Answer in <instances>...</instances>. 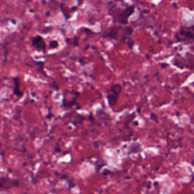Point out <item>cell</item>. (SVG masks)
<instances>
[{"label": "cell", "instance_id": "obj_6", "mask_svg": "<svg viewBox=\"0 0 194 194\" xmlns=\"http://www.w3.org/2000/svg\"><path fill=\"white\" fill-rule=\"evenodd\" d=\"M181 34L188 39H194V34L187 31H181Z\"/></svg>", "mask_w": 194, "mask_h": 194}, {"label": "cell", "instance_id": "obj_9", "mask_svg": "<svg viewBox=\"0 0 194 194\" xmlns=\"http://www.w3.org/2000/svg\"><path fill=\"white\" fill-rule=\"evenodd\" d=\"M151 118H152V120L156 121H158V119H157V118H156V115L155 114H151Z\"/></svg>", "mask_w": 194, "mask_h": 194}, {"label": "cell", "instance_id": "obj_4", "mask_svg": "<svg viewBox=\"0 0 194 194\" xmlns=\"http://www.w3.org/2000/svg\"><path fill=\"white\" fill-rule=\"evenodd\" d=\"M13 80H14V84H15V87L13 88V93L15 94L16 96L21 97V96L23 95V93H21L20 91V84H19V77H15L13 78Z\"/></svg>", "mask_w": 194, "mask_h": 194}, {"label": "cell", "instance_id": "obj_5", "mask_svg": "<svg viewBox=\"0 0 194 194\" xmlns=\"http://www.w3.org/2000/svg\"><path fill=\"white\" fill-rule=\"evenodd\" d=\"M106 165H107V162H106V160H104L102 158H99V159H98V160L96 161V162L95 165L96 171V172H99L102 168Z\"/></svg>", "mask_w": 194, "mask_h": 194}, {"label": "cell", "instance_id": "obj_8", "mask_svg": "<svg viewBox=\"0 0 194 194\" xmlns=\"http://www.w3.org/2000/svg\"><path fill=\"white\" fill-rule=\"evenodd\" d=\"M68 186H69V189H71V188L74 187V184L73 183V181L68 180Z\"/></svg>", "mask_w": 194, "mask_h": 194}, {"label": "cell", "instance_id": "obj_2", "mask_svg": "<svg viewBox=\"0 0 194 194\" xmlns=\"http://www.w3.org/2000/svg\"><path fill=\"white\" fill-rule=\"evenodd\" d=\"M134 9H135V5H130V6L127 7L125 10H123L120 13L116 14L115 21L121 24H127L128 18L133 14V11H134Z\"/></svg>", "mask_w": 194, "mask_h": 194}, {"label": "cell", "instance_id": "obj_1", "mask_svg": "<svg viewBox=\"0 0 194 194\" xmlns=\"http://www.w3.org/2000/svg\"><path fill=\"white\" fill-rule=\"evenodd\" d=\"M121 92V86L120 84H113L107 91V100L110 106L116 104L118 97Z\"/></svg>", "mask_w": 194, "mask_h": 194}, {"label": "cell", "instance_id": "obj_7", "mask_svg": "<svg viewBox=\"0 0 194 194\" xmlns=\"http://www.w3.org/2000/svg\"><path fill=\"white\" fill-rule=\"evenodd\" d=\"M59 46V43L56 40H52L50 42H49V47L50 49H56Z\"/></svg>", "mask_w": 194, "mask_h": 194}, {"label": "cell", "instance_id": "obj_3", "mask_svg": "<svg viewBox=\"0 0 194 194\" xmlns=\"http://www.w3.org/2000/svg\"><path fill=\"white\" fill-rule=\"evenodd\" d=\"M31 45L32 46L35 47L38 50H42L43 52L46 51V42H45L44 40L42 38V36H39V35L32 37Z\"/></svg>", "mask_w": 194, "mask_h": 194}]
</instances>
